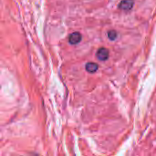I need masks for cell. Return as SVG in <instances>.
<instances>
[{"mask_svg": "<svg viewBox=\"0 0 156 156\" xmlns=\"http://www.w3.org/2000/svg\"><path fill=\"white\" fill-rule=\"evenodd\" d=\"M110 56V52L107 48H101L98 49L97 53H96V57L99 60L101 61H105L109 58Z\"/></svg>", "mask_w": 156, "mask_h": 156, "instance_id": "obj_1", "label": "cell"}, {"mask_svg": "<svg viewBox=\"0 0 156 156\" xmlns=\"http://www.w3.org/2000/svg\"><path fill=\"white\" fill-rule=\"evenodd\" d=\"M133 0H122L119 4V8L123 11H129L133 6Z\"/></svg>", "mask_w": 156, "mask_h": 156, "instance_id": "obj_2", "label": "cell"}, {"mask_svg": "<svg viewBox=\"0 0 156 156\" xmlns=\"http://www.w3.org/2000/svg\"><path fill=\"white\" fill-rule=\"evenodd\" d=\"M81 38H82V37H81L80 33H79V32H73L69 37V42L71 45H77L78 43H80L81 41Z\"/></svg>", "mask_w": 156, "mask_h": 156, "instance_id": "obj_3", "label": "cell"}, {"mask_svg": "<svg viewBox=\"0 0 156 156\" xmlns=\"http://www.w3.org/2000/svg\"><path fill=\"white\" fill-rule=\"evenodd\" d=\"M85 69H86V70H87L88 72H90V73H94V72H96V71L98 70L99 66H98V64H96V63H94V62H89V63L86 64Z\"/></svg>", "mask_w": 156, "mask_h": 156, "instance_id": "obj_4", "label": "cell"}, {"mask_svg": "<svg viewBox=\"0 0 156 156\" xmlns=\"http://www.w3.org/2000/svg\"><path fill=\"white\" fill-rule=\"evenodd\" d=\"M117 37H118L117 31H115V30H110V31L108 32V37H109L111 40H115V39L117 38Z\"/></svg>", "mask_w": 156, "mask_h": 156, "instance_id": "obj_5", "label": "cell"}]
</instances>
